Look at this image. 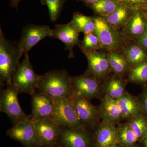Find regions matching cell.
Instances as JSON below:
<instances>
[{
	"label": "cell",
	"mask_w": 147,
	"mask_h": 147,
	"mask_svg": "<svg viewBox=\"0 0 147 147\" xmlns=\"http://www.w3.org/2000/svg\"><path fill=\"white\" fill-rule=\"evenodd\" d=\"M18 43L7 39L0 30V82L1 85H11L12 79L20 63L22 55Z\"/></svg>",
	"instance_id": "obj_1"
},
{
	"label": "cell",
	"mask_w": 147,
	"mask_h": 147,
	"mask_svg": "<svg viewBox=\"0 0 147 147\" xmlns=\"http://www.w3.org/2000/svg\"><path fill=\"white\" fill-rule=\"evenodd\" d=\"M71 77L65 69L52 70L40 76L37 89L53 98L71 97Z\"/></svg>",
	"instance_id": "obj_2"
},
{
	"label": "cell",
	"mask_w": 147,
	"mask_h": 147,
	"mask_svg": "<svg viewBox=\"0 0 147 147\" xmlns=\"http://www.w3.org/2000/svg\"><path fill=\"white\" fill-rule=\"evenodd\" d=\"M95 29L94 34L98 38L102 50L106 52L117 51L122 53L125 46L129 40L121 31L116 30L108 24L105 17H94Z\"/></svg>",
	"instance_id": "obj_3"
},
{
	"label": "cell",
	"mask_w": 147,
	"mask_h": 147,
	"mask_svg": "<svg viewBox=\"0 0 147 147\" xmlns=\"http://www.w3.org/2000/svg\"><path fill=\"white\" fill-rule=\"evenodd\" d=\"M40 75L37 74L30 62L28 54L24 55L12 79V84L18 92L32 95L36 91Z\"/></svg>",
	"instance_id": "obj_4"
},
{
	"label": "cell",
	"mask_w": 147,
	"mask_h": 147,
	"mask_svg": "<svg viewBox=\"0 0 147 147\" xmlns=\"http://www.w3.org/2000/svg\"><path fill=\"white\" fill-rule=\"evenodd\" d=\"M55 104L54 119L61 127L72 129H84L70 98H53Z\"/></svg>",
	"instance_id": "obj_5"
},
{
	"label": "cell",
	"mask_w": 147,
	"mask_h": 147,
	"mask_svg": "<svg viewBox=\"0 0 147 147\" xmlns=\"http://www.w3.org/2000/svg\"><path fill=\"white\" fill-rule=\"evenodd\" d=\"M79 46L88 61L86 73L92 75L99 81H104L112 72L107 52L102 50H88L80 43Z\"/></svg>",
	"instance_id": "obj_6"
},
{
	"label": "cell",
	"mask_w": 147,
	"mask_h": 147,
	"mask_svg": "<svg viewBox=\"0 0 147 147\" xmlns=\"http://www.w3.org/2000/svg\"><path fill=\"white\" fill-rule=\"evenodd\" d=\"M18 91L12 85L7 86L0 95V111L5 113L13 125L28 117L22 110L18 98Z\"/></svg>",
	"instance_id": "obj_7"
},
{
	"label": "cell",
	"mask_w": 147,
	"mask_h": 147,
	"mask_svg": "<svg viewBox=\"0 0 147 147\" xmlns=\"http://www.w3.org/2000/svg\"><path fill=\"white\" fill-rule=\"evenodd\" d=\"M72 94L88 100L99 97L102 91V85L96 77L85 73L71 77Z\"/></svg>",
	"instance_id": "obj_8"
},
{
	"label": "cell",
	"mask_w": 147,
	"mask_h": 147,
	"mask_svg": "<svg viewBox=\"0 0 147 147\" xmlns=\"http://www.w3.org/2000/svg\"><path fill=\"white\" fill-rule=\"evenodd\" d=\"M34 122L39 147H52L57 145L62 128L54 119H40Z\"/></svg>",
	"instance_id": "obj_9"
},
{
	"label": "cell",
	"mask_w": 147,
	"mask_h": 147,
	"mask_svg": "<svg viewBox=\"0 0 147 147\" xmlns=\"http://www.w3.org/2000/svg\"><path fill=\"white\" fill-rule=\"evenodd\" d=\"M6 134L25 147H39L34 122L30 116L13 125L7 130Z\"/></svg>",
	"instance_id": "obj_10"
},
{
	"label": "cell",
	"mask_w": 147,
	"mask_h": 147,
	"mask_svg": "<svg viewBox=\"0 0 147 147\" xmlns=\"http://www.w3.org/2000/svg\"><path fill=\"white\" fill-rule=\"evenodd\" d=\"M52 29L48 26L30 24L22 30L21 38L18 42V47L23 55L29 51L40 41L47 37L52 36Z\"/></svg>",
	"instance_id": "obj_11"
},
{
	"label": "cell",
	"mask_w": 147,
	"mask_h": 147,
	"mask_svg": "<svg viewBox=\"0 0 147 147\" xmlns=\"http://www.w3.org/2000/svg\"><path fill=\"white\" fill-rule=\"evenodd\" d=\"M70 98L85 127L93 128L98 125L100 118L98 108L93 105L90 100L81 96L71 95Z\"/></svg>",
	"instance_id": "obj_12"
},
{
	"label": "cell",
	"mask_w": 147,
	"mask_h": 147,
	"mask_svg": "<svg viewBox=\"0 0 147 147\" xmlns=\"http://www.w3.org/2000/svg\"><path fill=\"white\" fill-rule=\"evenodd\" d=\"M31 96L32 114L33 121L40 119H54L55 104L54 98L41 92L36 91Z\"/></svg>",
	"instance_id": "obj_13"
},
{
	"label": "cell",
	"mask_w": 147,
	"mask_h": 147,
	"mask_svg": "<svg viewBox=\"0 0 147 147\" xmlns=\"http://www.w3.org/2000/svg\"><path fill=\"white\" fill-rule=\"evenodd\" d=\"M147 30V9L133 11L128 23L121 32L127 39L137 42Z\"/></svg>",
	"instance_id": "obj_14"
},
{
	"label": "cell",
	"mask_w": 147,
	"mask_h": 147,
	"mask_svg": "<svg viewBox=\"0 0 147 147\" xmlns=\"http://www.w3.org/2000/svg\"><path fill=\"white\" fill-rule=\"evenodd\" d=\"M79 32L69 22L68 24L56 25L52 29L51 37L63 42L66 50L68 51L69 58H72L74 56V48L76 45H79L81 42L79 40Z\"/></svg>",
	"instance_id": "obj_15"
},
{
	"label": "cell",
	"mask_w": 147,
	"mask_h": 147,
	"mask_svg": "<svg viewBox=\"0 0 147 147\" xmlns=\"http://www.w3.org/2000/svg\"><path fill=\"white\" fill-rule=\"evenodd\" d=\"M61 129L59 141L63 147H89L90 139L84 129Z\"/></svg>",
	"instance_id": "obj_16"
},
{
	"label": "cell",
	"mask_w": 147,
	"mask_h": 147,
	"mask_svg": "<svg viewBox=\"0 0 147 147\" xmlns=\"http://www.w3.org/2000/svg\"><path fill=\"white\" fill-rule=\"evenodd\" d=\"M117 128L115 125L102 121L96 130L95 147H110L118 144Z\"/></svg>",
	"instance_id": "obj_17"
},
{
	"label": "cell",
	"mask_w": 147,
	"mask_h": 147,
	"mask_svg": "<svg viewBox=\"0 0 147 147\" xmlns=\"http://www.w3.org/2000/svg\"><path fill=\"white\" fill-rule=\"evenodd\" d=\"M102 121L115 125L123 118L121 111L117 100L104 94L98 107Z\"/></svg>",
	"instance_id": "obj_18"
},
{
	"label": "cell",
	"mask_w": 147,
	"mask_h": 147,
	"mask_svg": "<svg viewBox=\"0 0 147 147\" xmlns=\"http://www.w3.org/2000/svg\"><path fill=\"white\" fill-rule=\"evenodd\" d=\"M117 101L121 108L123 119L129 120L143 115L140 100L127 92Z\"/></svg>",
	"instance_id": "obj_19"
},
{
	"label": "cell",
	"mask_w": 147,
	"mask_h": 147,
	"mask_svg": "<svg viewBox=\"0 0 147 147\" xmlns=\"http://www.w3.org/2000/svg\"><path fill=\"white\" fill-rule=\"evenodd\" d=\"M126 81L123 77L114 74L109 76L104 80L102 85V91L109 97L117 100L126 92Z\"/></svg>",
	"instance_id": "obj_20"
},
{
	"label": "cell",
	"mask_w": 147,
	"mask_h": 147,
	"mask_svg": "<svg viewBox=\"0 0 147 147\" xmlns=\"http://www.w3.org/2000/svg\"><path fill=\"white\" fill-rule=\"evenodd\" d=\"M122 53L131 67L147 61V50L136 41L129 40Z\"/></svg>",
	"instance_id": "obj_21"
},
{
	"label": "cell",
	"mask_w": 147,
	"mask_h": 147,
	"mask_svg": "<svg viewBox=\"0 0 147 147\" xmlns=\"http://www.w3.org/2000/svg\"><path fill=\"white\" fill-rule=\"evenodd\" d=\"M107 53L112 72L121 77L127 75L131 67L123 53L117 51Z\"/></svg>",
	"instance_id": "obj_22"
},
{
	"label": "cell",
	"mask_w": 147,
	"mask_h": 147,
	"mask_svg": "<svg viewBox=\"0 0 147 147\" xmlns=\"http://www.w3.org/2000/svg\"><path fill=\"white\" fill-rule=\"evenodd\" d=\"M133 11L123 5L105 17L106 21L111 26L116 30H121L131 18Z\"/></svg>",
	"instance_id": "obj_23"
},
{
	"label": "cell",
	"mask_w": 147,
	"mask_h": 147,
	"mask_svg": "<svg viewBox=\"0 0 147 147\" xmlns=\"http://www.w3.org/2000/svg\"><path fill=\"white\" fill-rule=\"evenodd\" d=\"M70 22L79 33L82 32L85 34L94 32L95 29L94 17L76 12L74 14L72 20Z\"/></svg>",
	"instance_id": "obj_24"
},
{
	"label": "cell",
	"mask_w": 147,
	"mask_h": 147,
	"mask_svg": "<svg viewBox=\"0 0 147 147\" xmlns=\"http://www.w3.org/2000/svg\"><path fill=\"white\" fill-rule=\"evenodd\" d=\"M115 0H100L98 2L88 5L98 16L106 17L121 6Z\"/></svg>",
	"instance_id": "obj_25"
},
{
	"label": "cell",
	"mask_w": 147,
	"mask_h": 147,
	"mask_svg": "<svg viewBox=\"0 0 147 147\" xmlns=\"http://www.w3.org/2000/svg\"><path fill=\"white\" fill-rule=\"evenodd\" d=\"M119 144L124 147H132L138 139L131 130L128 123L121 125L117 128Z\"/></svg>",
	"instance_id": "obj_26"
},
{
	"label": "cell",
	"mask_w": 147,
	"mask_h": 147,
	"mask_svg": "<svg viewBox=\"0 0 147 147\" xmlns=\"http://www.w3.org/2000/svg\"><path fill=\"white\" fill-rule=\"evenodd\" d=\"M129 82L143 84L147 82V61L131 67L127 74Z\"/></svg>",
	"instance_id": "obj_27"
},
{
	"label": "cell",
	"mask_w": 147,
	"mask_h": 147,
	"mask_svg": "<svg viewBox=\"0 0 147 147\" xmlns=\"http://www.w3.org/2000/svg\"><path fill=\"white\" fill-rule=\"evenodd\" d=\"M130 128L138 140L143 138L147 132V118L142 115L129 120Z\"/></svg>",
	"instance_id": "obj_28"
},
{
	"label": "cell",
	"mask_w": 147,
	"mask_h": 147,
	"mask_svg": "<svg viewBox=\"0 0 147 147\" xmlns=\"http://www.w3.org/2000/svg\"><path fill=\"white\" fill-rule=\"evenodd\" d=\"M49 11L50 20L55 21L57 20L65 3L67 0H45Z\"/></svg>",
	"instance_id": "obj_29"
},
{
	"label": "cell",
	"mask_w": 147,
	"mask_h": 147,
	"mask_svg": "<svg viewBox=\"0 0 147 147\" xmlns=\"http://www.w3.org/2000/svg\"><path fill=\"white\" fill-rule=\"evenodd\" d=\"M81 44L86 49L90 50H102L100 40L93 33L84 34V40Z\"/></svg>",
	"instance_id": "obj_30"
},
{
	"label": "cell",
	"mask_w": 147,
	"mask_h": 147,
	"mask_svg": "<svg viewBox=\"0 0 147 147\" xmlns=\"http://www.w3.org/2000/svg\"><path fill=\"white\" fill-rule=\"evenodd\" d=\"M121 5L132 11L147 9V0H115Z\"/></svg>",
	"instance_id": "obj_31"
},
{
	"label": "cell",
	"mask_w": 147,
	"mask_h": 147,
	"mask_svg": "<svg viewBox=\"0 0 147 147\" xmlns=\"http://www.w3.org/2000/svg\"><path fill=\"white\" fill-rule=\"evenodd\" d=\"M140 101L142 103L143 114L147 118V88L141 95Z\"/></svg>",
	"instance_id": "obj_32"
},
{
	"label": "cell",
	"mask_w": 147,
	"mask_h": 147,
	"mask_svg": "<svg viewBox=\"0 0 147 147\" xmlns=\"http://www.w3.org/2000/svg\"><path fill=\"white\" fill-rule=\"evenodd\" d=\"M138 43L147 50V30L143 36L137 41Z\"/></svg>",
	"instance_id": "obj_33"
},
{
	"label": "cell",
	"mask_w": 147,
	"mask_h": 147,
	"mask_svg": "<svg viewBox=\"0 0 147 147\" xmlns=\"http://www.w3.org/2000/svg\"><path fill=\"white\" fill-rule=\"evenodd\" d=\"M79 1L84 3L86 4V5L88 6L95 3L100 0H79Z\"/></svg>",
	"instance_id": "obj_34"
},
{
	"label": "cell",
	"mask_w": 147,
	"mask_h": 147,
	"mask_svg": "<svg viewBox=\"0 0 147 147\" xmlns=\"http://www.w3.org/2000/svg\"><path fill=\"white\" fill-rule=\"evenodd\" d=\"M10 4L11 7L16 8L21 0H10Z\"/></svg>",
	"instance_id": "obj_35"
},
{
	"label": "cell",
	"mask_w": 147,
	"mask_h": 147,
	"mask_svg": "<svg viewBox=\"0 0 147 147\" xmlns=\"http://www.w3.org/2000/svg\"><path fill=\"white\" fill-rule=\"evenodd\" d=\"M143 142H144V144L146 146V147H147V132L146 135L144 136L143 138Z\"/></svg>",
	"instance_id": "obj_36"
},
{
	"label": "cell",
	"mask_w": 147,
	"mask_h": 147,
	"mask_svg": "<svg viewBox=\"0 0 147 147\" xmlns=\"http://www.w3.org/2000/svg\"><path fill=\"white\" fill-rule=\"evenodd\" d=\"M110 147H120L118 145V144H116L115 145H113V146H112Z\"/></svg>",
	"instance_id": "obj_37"
},
{
	"label": "cell",
	"mask_w": 147,
	"mask_h": 147,
	"mask_svg": "<svg viewBox=\"0 0 147 147\" xmlns=\"http://www.w3.org/2000/svg\"><path fill=\"white\" fill-rule=\"evenodd\" d=\"M52 147H63L61 146H57V145H56V146H54Z\"/></svg>",
	"instance_id": "obj_38"
},
{
	"label": "cell",
	"mask_w": 147,
	"mask_h": 147,
	"mask_svg": "<svg viewBox=\"0 0 147 147\" xmlns=\"http://www.w3.org/2000/svg\"><path fill=\"white\" fill-rule=\"evenodd\" d=\"M132 147H140L139 146H133Z\"/></svg>",
	"instance_id": "obj_39"
}]
</instances>
